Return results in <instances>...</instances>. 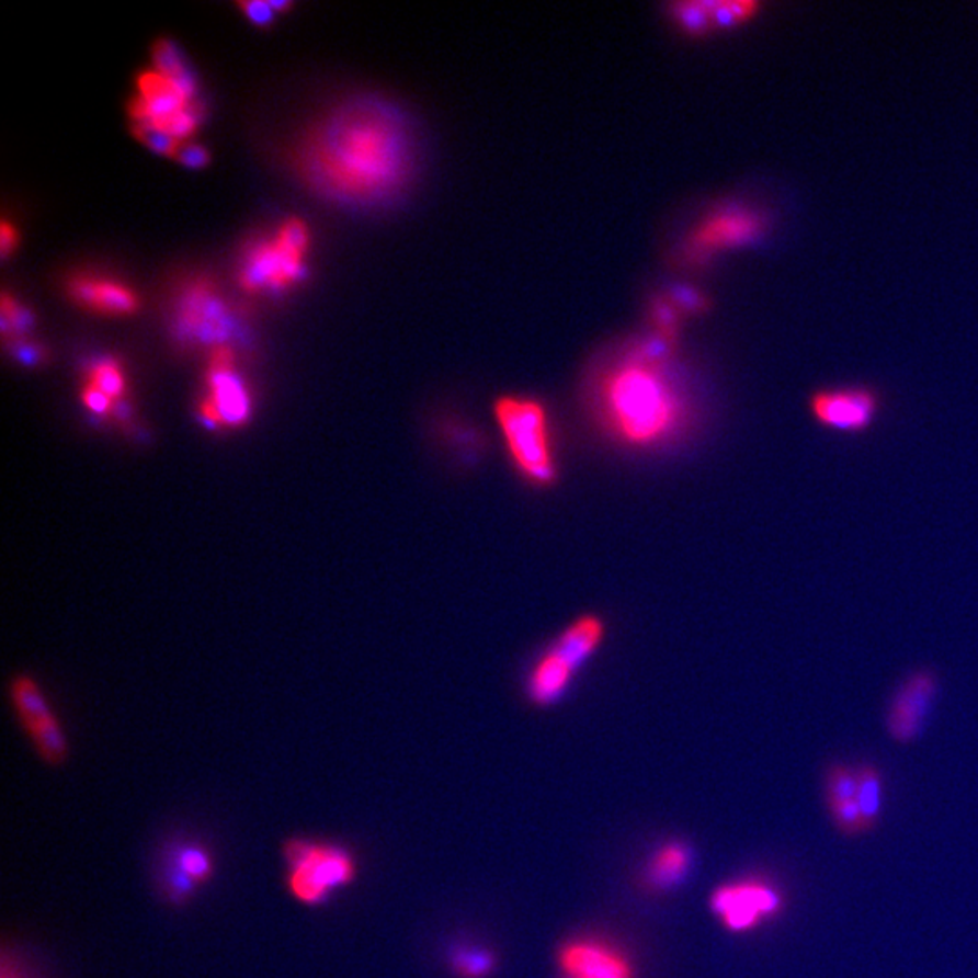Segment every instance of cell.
Returning <instances> with one entry per match:
<instances>
[{
  "mask_svg": "<svg viewBox=\"0 0 978 978\" xmlns=\"http://www.w3.org/2000/svg\"><path fill=\"white\" fill-rule=\"evenodd\" d=\"M0 978H35L33 974H30V969H27L26 964L22 963L21 955L16 952L15 947L10 949V946L5 944L4 952H2V971H0Z\"/></svg>",
  "mask_w": 978,
  "mask_h": 978,
  "instance_id": "29",
  "label": "cell"
},
{
  "mask_svg": "<svg viewBox=\"0 0 978 978\" xmlns=\"http://www.w3.org/2000/svg\"><path fill=\"white\" fill-rule=\"evenodd\" d=\"M218 858L213 849L193 835L167 841L158 855V894L177 908L187 906L214 879Z\"/></svg>",
  "mask_w": 978,
  "mask_h": 978,
  "instance_id": "8",
  "label": "cell"
},
{
  "mask_svg": "<svg viewBox=\"0 0 978 978\" xmlns=\"http://www.w3.org/2000/svg\"><path fill=\"white\" fill-rule=\"evenodd\" d=\"M691 854L682 844H669L656 854L651 866V880L658 886L674 885L687 872Z\"/></svg>",
  "mask_w": 978,
  "mask_h": 978,
  "instance_id": "19",
  "label": "cell"
},
{
  "mask_svg": "<svg viewBox=\"0 0 978 978\" xmlns=\"http://www.w3.org/2000/svg\"><path fill=\"white\" fill-rule=\"evenodd\" d=\"M494 422L510 463L524 482L549 489L560 479L551 416L536 397L505 394L493 405Z\"/></svg>",
  "mask_w": 978,
  "mask_h": 978,
  "instance_id": "3",
  "label": "cell"
},
{
  "mask_svg": "<svg viewBox=\"0 0 978 978\" xmlns=\"http://www.w3.org/2000/svg\"><path fill=\"white\" fill-rule=\"evenodd\" d=\"M937 693L939 680L930 669H919L902 680L886 713V732L896 743H913L921 736Z\"/></svg>",
  "mask_w": 978,
  "mask_h": 978,
  "instance_id": "14",
  "label": "cell"
},
{
  "mask_svg": "<svg viewBox=\"0 0 978 978\" xmlns=\"http://www.w3.org/2000/svg\"><path fill=\"white\" fill-rule=\"evenodd\" d=\"M828 810H830L833 825H835L839 832L844 833V835H858V833L864 832L863 816H861L857 803H841V805L830 807Z\"/></svg>",
  "mask_w": 978,
  "mask_h": 978,
  "instance_id": "25",
  "label": "cell"
},
{
  "mask_svg": "<svg viewBox=\"0 0 978 978\" xmlns=\"http://www.w3.org/2000/svg\"><path fill=\"white\" fill-rule=\"evenodd\" d=\"M672 343L656 336L600 375L594 407L600 424L625 448L652 452L682 437L687 399L669 372Z\"/></svg>",
  "mask_w": 978,
  "mask_h": 978,
  "instance_id": "2",
  "label": "cell"
},
{
  "mask_svg": "<svg viewBox=\"0 0 978 978\" xmlns=\"http://www.w3.org/2000/svg\"><path fill=\"white\" fill-rule=\"evenodd\" d=\"M136 138L149 147L151 151L163 155V157H177L178 147L182 146V141L177 140L174 136L169 135L166 130L149 127V125H135L133 127Z\"/></svg>",
  "mask_w": 978,
  "mask_h": 978,
  "instance_id": "23",
  "label": "cell"
},
{
  "mask_svg": "<svg viewBox=\"0 0 978 978\" xmlns=\"http://www.w3.org/2000/svg\"><path fill=\"white\" fill-rule=\"evenodd\" d=\"M765 230V214L758 208L744 204L719 205L685 236L682 260L689 265H703L719 252L755 243Z\"/></svg>",
  "mask_w": 978,
  "mask_h": 978,
  "instance_id": "7",
  "label": "cell"
},
{
  "mask_svg": "<svg viewBox=\"0 0 978 978\" xmlns=\"http://www.w3.org/2000/svg\"><path fill=\"white\" fill-rule=\"evenodd\" d=\"M75 303L105 316H129L140 307L136 292L105 277L77 276L68 283Z\"/></svg>",
  "mask_w": 978,
  "mask_h": 978,
  "instance_id": "17",
  "label": "cell"
},
{
  "mask_svg": "<svg viewBox=\"0 0 978 978\" xmlns=\"http://www.w3.org/2000/svg\"><path fill=\"white\" fill-rule=\"evenodd\" d=\"M16 244V230L10 221H2V229H0V250H2V255L8 258L10 255L11 250L15 249Z\"/></svg>",
  "mask_w": 978,
  "mask_h": 978,
  "instance_id": "32",
  "label": "cell"
},
{
  "mask_svg": "<svg viewBox=\"0 0 978 978\" xmlns=\"http://www.w3.org/2000/svg\"><path fill=\"white\" fill-rule=\"evenodd\" d=\"M232 363H235V354H232L229 344L216 346L211 352L207 375L208 396L200 405L202 419L211 427L240 424L249 417V394L236 374Z\"/></svg>",
  "mask_w": 978,
  "mask_h": 978,
  "instance_id": "12",
  "label": "cell"
},
{
  "mask_svg": "<svg viewBox=\"0 0 978 978\" xmlns=\"http://www.w3.org/2000/svg\"><path fill=\"white\" fill-rule=\"evenodd\" d=\"M288 896L307 908L328 905L339 891L354 885L360 864L354 852L327 839H286L282 846Z\"/></svg>",
  "mask_w": 978,
  "mask_h": 978,
  "instance_id": "4",
  "label": "cell"
},
{
  "mask_svg": "<svg viewBox=\"0 0 978 978\" xmlns=\"http://www.w3.org/2000/svg\"><path fill=\"white\" fill-rule=\"evenodd\" d=\"M238 8L243 11V15L249 19L254 26L269 27L274 22L276 11L272 8L271 2H261V0H243L238 2Z\"/></svg>",
  "mask_w": 978,
  "mask_h": 978,
  "instance_id": "26",
  "label": "cell"
},
{
  "mask_svg": "<svg viewBox=\"0 0 978 978\" xmlns=\"http://www.w3.org/2000/svg\"><path fill=\"white\" fill-rule=\"evenodd\" d=\"M825 797L828 808L841 803L855 801L857 797V769L835 763L825 775Z\"/></svg>",
  "mask_w": 978,
  "mask_h": 978,
  "instance_id": "20",
  "label": "cell"
},
{
  "mask_svg": "<svg viewBox=\"0 0 978 978\" xmlns=\"http://www.w3.org/2000/svg\"><path fill=\"white\" fill-rule=\"evenodd\" d=\"M271 4L276 13H285V11L292 10V5H294L292 2H286V0H274Z\"/></svg>",
  "mask_w": 978,
  "mask_h": 978,
  "instance_id": "33",
  "label": "cell"
},
{
  "mask_svg": "<svg viewBox=\"0 0 978 978\" xmlns=\"http://www.w3.org/2000/svg\"><path fill=\"white\" fill-rule=\"evenodd\" d=\"M152 58H155V66L158 73L166 75L169 79H183V77H187L189 69L183 62L182 55L178 52V47L172 44L171 41H158L155 44V49H152Z\"/></svg>",
  "mask_w": 978,
  "mask_h": 978,
  "instance_id": "22",
  "label": "cell"
},
{
  "mask_svg": "<svg viewBox=\"0 0 978 978\" xmlns=\"http://www.w3.org/2000/svg\"><path fill=\"white\" fill-rule=\"evenodd\" d=\"M83 402H86V407L89 410L99 413V416H104L113 408V399H110L105 394L89 385L83 388Z\"/></svg>",
  "mask_w": 978,
  "mask_h": 978,
  "instance_id": "30",
  "label": "cell"
},
{
  "mask_svg": "<svg viewBox=\"0 0 978 978\" xmlns=\"http://www.w3.org/2000/svg\"><path fill=\"white\" fill-rule=\"evenodd\" d=\"M229 305L221 299L213 283L196 280L178 297L174 332L187 343L221 346L235 330Z\"/></svg>",
  "mask_w": 978,
  "mask_h": 978,
  "instance_id": "9",
  "label": "cell"
},
{
  "mask_svg": "<svg viewBox=\"0 0 978 978\" xmlns=\"http://www.w3.org/2000/svg\"><path fill=\"white\" fill-rule=\"evenodd\" d=\"M569 978H633V968L613 947L600 942H572L560 952Z\"/></svg>",
  "mask_w": 978,
  "mask_h": 978,
  "instance_id": "16",
  "label": "cell"
},
{
  "mask_svg": "<svg viewBox=\"0 0 978 978\" xmlns=\"http://www.w3.org/2000/svg\"><path fill=\"white\" fill-rule=\"evenodd\" d=\"M808 410L814 421L830 432L864 433L877 417L879 397L861 386L825 388L812 394Z\"/></svg>",
  "mask_w": 978,
  "mask_h": 978,
  "instance_id": "13",
  "label": "cell"
},
{
  "mask_svg": "<svg viewBox=\"0 0 978 978\" xmlns=\"http://www.w3.org/2000/svg\"><path fill=\"white\" fill-rule=\"evenodd\" d=\"M174 160L182 163V166L189 167V169H202V167H205L211 162V155H208L207 149H205L204 146H200V144H194V141H182V146L178 147Z\"/></svg>",
  "mask_w": 978,
  "mask_h": 978,
  "instance_id": "27",
  "label": "cell"
},
{
  "mask_svg": "<svg viewBox=\"0 0 978 978\" xmlns=\"http://www.w3.org/2000/svg\"><path fill=\"white\" fill-rule=\"evenodd\" d=\"M303 183L333 204H385L416 171L407 115L380 96H355L314 122L294 151Z\"/></svg>",
  "mask_w": 978,
  "mask_h": 978,
  "instance_id": "1",
  "label": "cell"
},
{
  "mask_svg": "<svg viewBox=\"0 0 978 978\" xmlns=\"http://www.w3.org/2000/svg\"><path fill=\"white\" fill-rule=\"evenodd\" d=\"M457 968L468 977H480L491 968V957L480 952L463 953L460 957H457Z\"/></svg>",
  "mask_w": 978,
  "mask_h": 978,
  "instance_id": "28",
  "label": "cell"
},
{
  "mask_svg": "<svg viewBox=\"0 0 978 978\" xmlns=\"http://www.w3.org/2000/svg\"><path fill=\"white\" fill-rule=\"evenodd\" d=\"M308 229L302 219H286L276 238L249 244L238 282L247 292L285 291L307 274Z\"/></svg>",
  "mask_w": 978,
  "mask_h": 978,
  "instance_id": "6",
  "label": "cell"
},
{
  "mask_svg": "<svg viewBox=\"0 0 978 978\" xmlns=\"http://www.w3.org/2000/svg\"><path fill=\"white\" fill-rule=\"evenodd\" d=\"M32 323V312L13 302L10 294L4 292V296H2V332L4 336H10V332L26 333Z\"/></svg>",
  "mask_w": 978,
  "mask_h": 978,
  "instance_id": "24",
  "label": "cell"
},
{
  "mask_svg": "<svg viewBox=\"0 0 978 978\" xmlns=\"http://www.w3.org/2000/svg\"><path fill=\"white\" fill-rule=\"evenodd\" d=\"M861 816H863L864 832H869L877 827L885 803V780L879 769L874 765L857 766V797H855Z\"/></svg>",
  "mask_w": 978,
  "mask_h": 978,
  "instance_id": "18",
  "label": "cell"
},
{
  "mask_svg": "<svg viewBox=\"0 0 978 978\" xmlns=\"http://www.w3.org/2000/svg\"><path fill=\"white\" fill-rule=\"evenodd\" d=\"M607 636V624L596 613H585L536 656L526 680L524 693L536 707L557 705L569 693L572 683L589 661L593 660Z\"/></svg>",
  "mask_w": 978,
  "mask_h": 978,
  "instance_id": "5",
  "label": "cell"
},
{
  "mask_svg": "<svg viewBox=\"0 0 978 978\" xmlns=\"http://www.w3.org/2000/svg\"><path fill=\"white\" fill-rule=\"evenodd\" d=\"M138 96L129 105L136 125H155L185 110L194 99H189L180 83L158 71H146L136 80Z\"/></svg>",
  "mask_w": 978,
  "mask_h": 978,
  "instance_id": "15",
  "label": "cell"
},
{
  "mask_svg": "<svg viewBox=\"0 0 978 978\" xmlns=\"http://www.w3.org/2000/svg\"><path fill=\"white\" fill-rule=\"evenodd\" d=\"M10 694L16 716L41 760L49 766L64 765L69 758L68 738L37 682L32 676H16L11 682Z\"/></svg>",
  "mask_w": 978,
  "mask_h": 978,
  "instance_id": "10",
  "label": "cell"
},
{
  "mask_svg": "<svg viewBox=\"0 0 978 978\" xmlns=\"http://www.w3.org/2000/svg\"><path fill=\"white\" fill-rule=\"evenodd\" d=\"M710 908L727 930L744 933L780 916L785 908V899L777 888L765 880H739L719 886L710 897Z\"/></svg>",
  "mask_w": 978,
  "mask_h": 978,
  "instance_id": "11",
  "label": "cell"
},
{
  "mask_svg": "<svg viewBox=\"0 0 978 978\" xmlns=\"http://www.w3.org/2000/svg\"><path fill=\"white\" fill-rule=\"evenodd\" d=\"M15 349L16 360L24 363V365H35V363L42 361V350L38 346L27 343H15Z\"/></svg>",
  "mask_w": 978,
  "mask_h": 978,
  "instance_id": "31",
  "label": "cell"
},
{
  "mask_svg": "<svg viewBox=\"0 0 978 978\" xmlns=\"http://www.w3.org/2000/svg\"><path fill=\"white\" fill-rule=\"evenodd\" d=\"M89 386L102 391L105 396L118 401L125 390L124 374L113 360L99 361L89 368Z\"/></svg>",
  "mask_w": 978,
  "mask_h": 978,
  "instance_id": "21",
  "label": "cell"
}]
</instances>
